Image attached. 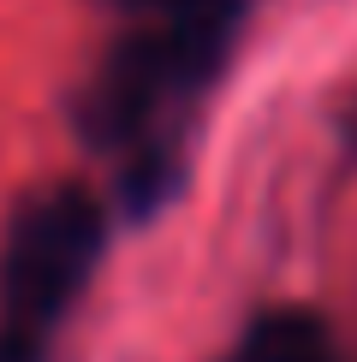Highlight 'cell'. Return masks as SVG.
Instances as JSON below:
<instances>
[{"instance_id": "obj_6", "label": "cell", "mask_w": 357, "mask_h": 362, "mask_svg": "<svg viewBox=\"0 0 357 362\" xmlns=\"http://www.w3.org/2000/svg\"><path fill=\"white\" fill-rule=\"evenodd\" d=\"M119 6H125V12H173L178 0H119Z\"/></svg>"}, {"instance_id": "obj_4", "label": "cell", "mask_w": 357, "mask_h": 362, "mask_svg": "<svg viewBox=\"0 0 357 362\" xmlns=\"http://www.w3.org/2000/svg\"><path fill=\"white\" fill-rule=\"evenodd\" d=\"M232 362H334V339L310 309H268L238 339Z\"/></svg>"}, {"instance_id": "obj_1", "label": "cell", "mask_w": 357, "mask_h": 362, "mask_svg": "<svg viewBox=\"0 0 357 362\" xmlns=\"http://www.w3.org/2000/svg\"><path fill=\"white\" fill-rule=\"evenodd\" d=\"M101 202L78 185H48L12 214L0 244V315L12 333H48L78 303L101 262Z\"/></svg>"}, {"instance_id": "obj_5", "label": "cell", "mask_w": 357, "mask_h": 362, "mask_svg": "<svg viewBox=\"0 0 357 362\" xmlns=\"http://www.w3.org/2000/svg\"><path fill=\"white\" fill-rule=\"evenodd\" d=\"M0 362H42V339L36 333H0Z\"/></svg>"}, {"instance_id": "obj_2", "label": "cell", "mask_w": 357, "mask_h": 362, "mask_svg": "<svg viewBox=\"0 0 357 362\" xmlns=\"http://www.w3.org/2000/svg\"><path fill=\"white\" fill-rule=\"evenodd\" d=\"M173 89L178 83H173V66H167V54H161L155 30H149V36H131L125 48L108 54V66L96 71V83H89V95H84V137L131 143Z\"/></svg>"}, {"instance_id": "obj_3", "label": "cell", "mask_w": 357, "mask_h": 362, "mask_svg": "<svg viewBox=\"0 0 357 362\" xmlns=\"http://www.w3.org/2000/svg\"><path fill=\"white\" fill-rule=\"evenodd\" d=\"M238 12H244V0H178L173 12H161L155 42L167 54L178 89L208 83L220 71V59H227L232 36H238Z\"/></svg>"}]
</instances>
